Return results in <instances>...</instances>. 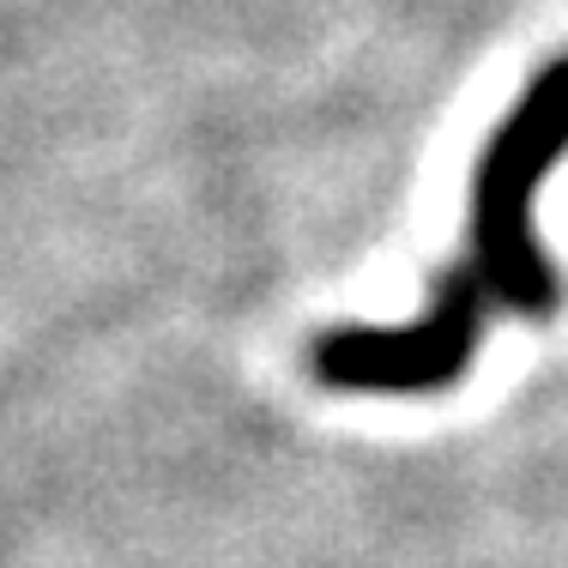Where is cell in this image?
Listing matches in <instances>:
<instances>
[{
  "label": "cell",
  "instance_id": "cell-1",
  "mask_svg": "<svg viewBox=\"0 0 568 568\" xmlns=\"http://www.w3.org/2000/svg\"><path fill=\"white\" fill-rule=\"evenodd\" d=\"M562 152H568V55L538 67L532 85L503 115V128L484 140L478 170H471L466 254L436 278L429 308L405 327L321 333L315 351H308L315 382L339 387V394H382V399L448 394L478 363V339L490 327V315H526V321L557 315L562 278L545 261L532 200Z\"/></svg>",
  "mask_w": 568,
  "mask_h": 568
}]
</instances>
